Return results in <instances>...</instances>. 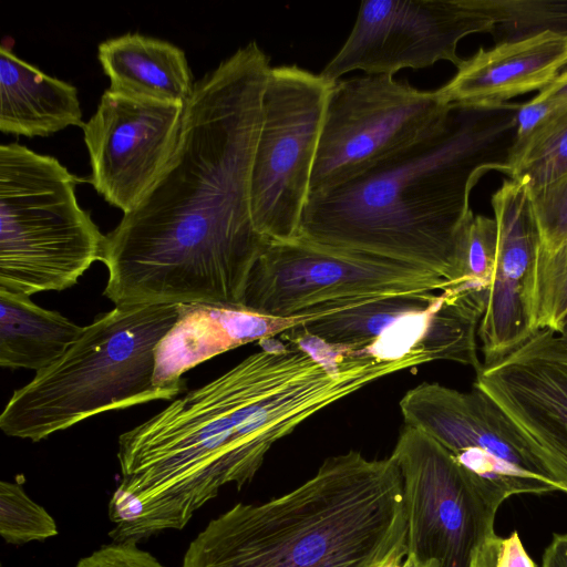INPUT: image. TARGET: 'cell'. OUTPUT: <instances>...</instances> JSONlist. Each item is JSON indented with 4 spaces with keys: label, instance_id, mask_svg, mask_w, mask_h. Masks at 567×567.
<instances>
[{
    "label": "cell",
    "instance_id": "cell-14",
    "mask_svg": "<svg viewBox=\"0 0 567 567\" xmlns=\"http://www.w3.org/2000/svg\"><path fill=\"white\" fill-rule=\"evenodd\" d=\"M185 105L107 89L82 130L90 183L112 206L131 212L153 187L179 142Z\"/></svg>",
    "mask_w": 567,
    "mask_h": 567
},
{
    "label": "cell",
    "instance_id": "cell-9",
    "mask_svg": "<svg viewBox=\"0 0 567 567\" xmlns=\"http://www.w3.org/2000/svg\"><path fill=\"white\" fill-rule=\"evenodd\" d=\"M400 409L405 424L444 446L495 508L513 495L561 492L518 427L481 390L423 382L404 394Z\"/></svg>",
    "mask_w": 567,
    "mask_h": 567
},
{
    "label": "cell",
    "instance_id": "cell-33",
    "mask_svg": "<svg viewBox=\"0 0 567 567\" xmlns=\"http://www.w3.org/2000/svg\"><path fill=\"white\" fill-rule=\"evenodd\" d=\"M564 341L567 342V313L561 320L559 328L556 332Z\"/></svg>",
    "mask_w": 567,
    "mask_h": 567
},
{
    "label": "cell",
    "instance_id": "cell-15",
    "mask_svg": "<svg viewBox=\"0 0 567 567\" xmlns=\"http://www.w3.org/2000/svg\"><path fill=\"white\" fill-rule=\"evenodd\" d=\"M474 388L513 421L567 494V342L539 329L502 359L483 364Z\"/></svg>",
    "mask_w": 567,
    "mask_h": 567
},
{
    "label": "cell",
    "instance_id": "cell-11",
    "mask_svg": "<svg viewBox=\"0 0 567 567\" xmlns=\"http://www.w3.org/2000/svg\"><path fill=\"white\" fill-rule=\"evenodd\" d=\"M391 456L403 478L408 554L430 567H470L495 534L497 508L452 454L416 427L404 425Z\"/></svg>",
    "mask_w": 567,
    "mask_h": 567
},
{
    "label": "cell",
    "instance_id": "cell-8",
    "mask_svg": "<svg viewBox=\"0 0 567 567\" xmlns=\"http://www.w3.org/2000/svg\"><path fill=\"white\" fill-rule=\"evenodd\" d=\"M333 84L298 65L269 71L250 174L252 221L269 240L298 237Z\"/></svg>",
    "mask_w": 567,
    "mask_h": 567
},
{
    "label": "cell",
    "instance_id": "cell-12",
    "mask_svg": "<svg viewBox=\"0 0 567 567\" xmlns=\"http://www.w3.org/2000/svg\"><path fill=\"white\" fill-rule=\"evenodd\" d=\"M495 27L478 0H363L348 39L320 74L337 82L355 70L394 75L443 60L458 68V42Z\"/></svg>",
    "mask_w": 567,
    "mask_h": 567
},
{
    "label": "cell",
    "instance_id": "cell-28",
    "mask_svg": "<svg viewBox=\"0 0 567 567\" xmlns=\"http://www.w3.org/2000/svg\"><path fill=\"white\" fill-rule=\"evenodd\" d=\"M470 567H536L516 532L508 537L496 534L474 551Z\"/></svg>",
    "mask_w": 567,
    "mask_h": 567
},
{
    "label": "cell",
    "instance_id": "cell-21",
    "mask_svg": "<svg viewBox=\"0 0 567 567\" xmlns=\"http://www.w3.org/2000/svg\"><path fill=\"white\" fill-rule=\"evenodd\" d=\"M83 327L30 297L0 289V365L35 372L56 361Z\"/></svg>",
    "mask_w": 567,
    "mask_h": 567
},
{
    "label": "cell",
    "instance_id": "cell-24",
    "mask_svg": "<svg viewBox=\"0 0 567 567\" xmlns=\"http://www.w3.org/2000/svg\"><path fill=\"white\" fill-rule=\"evenodd\" d=\"M532 310L535 331L550 329L557 332L567 313V239L554 250L538 249Z\"/></svg>",
    "mask_w": 567,
    "mask_h": 567
},
{
    "label": "cell",
    "instance_id": "cell-32",
    "mask_svg": "<svg viewBox=\"0 0 567 567\" xmlns=\"http://www.w3.org/2000/svg\"><path fill=\"white\" fill-rule=\"evenodd\" d=\"M403 567H430L420 563L412 554H408Z\"/></svg>",
    "mask_w": 567,
    "mask_h": 567
},
{
    "label": "cell",
    "instance_id": "cell-6",
    "mask_svg": "<svg viewBox=\"0 0 567 567\" xmlns=\"http://www.w3.org/2000/svg\"><path fill=\"white\" fill-rule=\"evenodd\" d=\"M78 178L55 157L0 146V289L62 291L102 259L105 236L81 208Z\"/></svg>",
    "mask_w": 567,
    "mask_h": 567
},
{
    "label": "cell",
    "instance_id": "cell-29",
    "mask_svg": "<svg viewBox=\"0 0 567 567\" xmlns=\"http://www.w3.org/2000/svg\"><path fill=\"white\" fill-rule=\"evenodd\" d=\"M75 567H165L136 543H112L82 558Z\"/></svg>",
    "mask_w": 567,
    "mask_h": 567
},
{
    "label": "cell",
    "instance_id": "cell-17",
    "mask_svg": "<svg viewBox=\"0 0 567 567\" xmlns=\"http://www.w3.org/2000/svg\"><path fill=\"white\" fill-rule=\"evenodd\" d=\"M567 65V35L544 31L480 49L439 92L449 104L495 107L551 83Z\"/></svg>",
    "mask_w": 567,
    "mask_h": 567
},
{
    "label": "cell",
    "instance_id": "cell-25",
    "mask_svg": "<svg viewBox=\"0 0 567 567\" xmlns=\"http://www.w3.org/2000/svg\"><path fill=\"white\" fill-rule=\"evenodd\" d=\"M0 534L10 544L44 540L58 534L53 517L33 502L20 483L0 482Z\"/></svg>",
    "mask_w": 567,
    "mask_h": 567
},
{
    "label": "cell",
    "instance_id": "cell-16",
    "mask_svg": "<svg viewBox=\"0 0 567 567\" xmlns=\"http://www.w3.org/2000/svg\"><path fill=\"white\" fill-rule=\"evenodd\" d=\"M497 227L494 269L478 327L484 363H493L534 332L533 282L539 234L527 186L504 181L492 196Z\"/></svg>",
    "mask_w": 567,
    "mask_h": 567
},
{
    "label": "cell",
    "instance_id": "cell-27",
    "mask_svg": "<svg viewBox=\"0 0 567 567\" xmlns=\"http://www.w3.org/2000/svg\"><path fill=\"white\" fill-rule=\"evenodd\" d=\"M528 193L539 234V248L554 250L567 239V174Z\"/></svg>",
    "mask_w": 567,
    "mask_h": 567
},
{
    "label": "cell",
    "instance_id": "cell-18",
    "mask_svg": "<svg viewBox=\"0 0 567 567\" xmlns=\"http://www.w3.org/2000/svg\"><path fill=\"white\" fill-rule=\"evenodd\" d=\"M301 317L277 318L244 307L217 303L178 305V318L155 351L156 386L186 385L182 375L196 365L252 341L280 336Z\"/></svg>",
    "mask_w": 567,
    "mask_h": 567
},
{
    "label": "cell",
    "instance_id": "cell-1",
    "mask_svg": "<svg viewBox=\"0 0 567 567\" xmlns=\"http://www.w3.org/2000/svg\"><path fill=\"white\" fill-rule=\"evenodd\" d=\"M270 69L251 41L195 82L171 162L105 236L103 295L115 306L243 307L250 271L270 241L250 208Z\"/></svg>",
    "mask_w": 567,
    "mask_h": 567
},
{
    "label": "cell",
    "instance_id": "cell-13",
    "mask_svg": "<svg viewBox=\"0 0 567 567\" xmlns=\"http://www.w3.org/2000/svg\"><path fill=\"white\" fill-rule=\"evenodd\" d=\"M290 329L379 361H454L461 322L446 290L338 299Z\"/></svg>",
    "mask_w": 567,
    "mask_h": 567
},
{
    "label": "cell",
    "instance_id": "cell-20",
    "mask_svg": "<svg viewBox=\"0 0 567 567\" xmlns=\"http://www.w3.org/2000/svg\"><path fill=\"white\" fill-rule=\"evenodd\" d=\"M97 58L114 92L177 105L193 93L185 52L168 41L125 33L101 42Z\"/></svg>",
    "mask_w": 567,
    "mask_h": 567
},
{
    "label": "cell",
    "instance_id": "cell-7",
    "mask_svg": "<svg viewBox=\"0 0 567 567\" xmlns=\"http://www.w3.org/2000/svg\"><path fill=\"white\" fill-rule=\"evenodd\" d=\"M453 104L393 75L334 82L324 111L310 195L347 183L440 130ZM309 195V196H310Z\"/></svg>",
    "mask_w": 567,
    "mask_h": 567
},
{
    "label": "cell",
    "instance_id": "cell-10",
    "mask_svg": "<svg viewBox=\"0 0 567 567\" xmlns=\"http://www.w3.org/2000/svg\"><path fill=\"white\" fill-rule=\"evenodd\" d=\"M450 288L425 268L296 237L269 241L250 271L243 307L292 318L338 299Z\"/></svg>",
    "mask_w": 567,
    "mask_h": 567
},
{
    "label": "cell",
    "instance_id": "cell-3",
    "mask_svg": "<svg viewBox=\"0 0 567 567\" xmlns=\"http://www.w3.org/2000/svg\"><path fill=\"white\" fill-rule=\"evenodd\" d=\"M519 105L453 104L436 132L369 172L310 195L298 237L425 268L461 286L460 239L470 192L509 151Z\"/></svg>",
    "mask_w": 567,
    "mask_h": 567
},
{
    "label": "cell",
    "instance_id": "cell-5",
    "mask_svg": "<svg viewBox=\"0 0 567 567\" xmlns=\"http://www.w3.org/2000/svg\"><path fill=\"white\" fill-rule=\"evenodd\" d=\"M177 318L178 305L115 306L99 316L56 361L13 392L0 429L39 442L107 411L177 396L186 385L153 382L156 348Z\"/></svg>",
    "mask_w": 567,
    "mask_h": 567
},
{
    "label": "cell",
    "instance_id": "cell-4",
    "mask_svg": "<svg viewBox=\"0 0 567 567\" xmlns=\"http://www.w3.org/2000/svg\"><path fill=\"white\" fill-rule=\"evenodd\" d=\"M406 555L396 462L349 451L328 457L291 492L236 504L210 520L182 567H391Z\"/></svg>",
    "mask_w": 567,
    "mask_h": 567
},
{
    "label": "cell",
    "instance_id": "cell-2",
    "mask_svg": "<svg viewBox=\"0 0 567 567\" xmlns=\"http://www.w3.org/2000/svg\"><path fill=\"white\" fill-rule=\"evenodd\" d=\"M275 341L120 435L114 543L184 528L221 487L252 480L270 447L308 417L399 371L302 333Z\"/></svg>",
    "mask_w": 567,
    "mask_h": 567
},
{
    "label": "cell",
    "instance_id": "cell-19",
    "mask_svg": "<svg viewBox=\"0 0 567 567\" xmlns=\"http://www.w3.org/2000/svg\"><path fill=\"white\" fill-rule=\"evenodd\" d=\"M84 124L74 85L50 76L0 48V131L27 137L49 136Z\"/></svg>",
    "mask_w": 567,
    "mask_h": 567
},
{
    "label": "cell",
    "instance_id": "cell-22",
    "mask_svg": "<svg viewBox=\"0 0 567 567\" xmlns=\"http://www.w3.org/2000/svg\"><path fill=\"white\" fill-rule=\"evenodd\" d=\"M506 173L528 190L550 185L567 174V106L550 113L524 137L514 140Z\"/></svg>",
    "mask_w": 567,
    "mask_h": 567
},
{
    "label": "cell",
    "instance_id": "cell-23",
    "mask_svg": "<svg viewBox=\"0 0 567 567\" xmlns=\"http://www.w3.org/2000/svg\"><path fill=\"white\" fill-rule=\"evenodd\" d=\"M496 22L501 42L544 31L567 35V0H478Z\"/></svg>",
    "mask_w": 567,
    "mask_h": 567
},
{
    "label": "cell",
    "instance_id": "cell-26",
    "mask_svg": "<svg viewBox=\"0 0 567 567\" xmlns=\"http://www.w3.org/2000/svg\"><path fill=\"white\" fill-rule=\"evenodd\" d=\"M497 247V227L494 218L471 213L460 239L461 284L488 289Z\"/></svg>",
    "mask_w": 567,
    "mask_h": 567
},
{
    "label": "cell",
    "instance_id": "cell-30",
    "mask_svg": "<svg viewBox=\"0 0 567 567\" xmlns=\"http://www.w3.org/2000/svg\"><path fill=\"white\" fill-rule=\"evenodd\" d=\"M535 97L547 103L553 111L567 106V70L559 73L558 76L539 91Z\"/></svg>",
    "mask_w": 567,
    "mask_h": 567
},
{
    "label": "cell",
    "instance_id": "cell-31",
    "mask_svg": "<svg viewBox=\"0 0 567 567\" xmlns=\"http://www.w3.org/2000/svg\"><path fill=\"white\" fill-rule=\"evenodd\" d=\"M542 567H567V534L554 535L544 553Z\"/></svg>",
    "mask_w": 567,
    "mask_h": 567
}]
</instances>
